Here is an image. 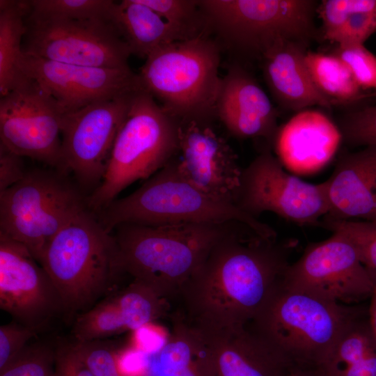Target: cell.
I'll use <instances>...</instances> for the list:
<instances>
[{"mask_svg":"<svg viewBox=\"0 0 376 376\" xmlns=\"http://www.w3.org/2000/svg\"><path fill=\"white\" fill-rule=\"evenodd\" d=\"M40 264L70 313L89 308L125 274L114 235L88 207L52 237Z\"/></svg>","mask_w":376,"mask_h":376,"instance_id":"3","label":"cell"},{"mask_svg":"<svg viewBox=\"0 0 376 376\" xmlns=\"http://www.w3.org/2000/svg\"><path fill=\"white\" fill-rule=\"evenodd\" d=\"M31 20L106 19L111 21L112 0H29ZM112 22V21H111Z\"/></svg>","mask_w":376,"mask_h":376,"instance_id":"29","label":"cell"},{"mask_svg":"<svg viewBox=\"0 0 376 376\" xmlns=\"http://www.w3.org/2000/svg\"><path fill=\"white\" fill-rule=\"evenodd\" d=\"M22 157L0 144V192L19 182L25 176Z\"/></svg>","mask_w":376,"mask_h":376,"instance_id":"38","label":"cell"},{"mask_svg":"<svg viewBox=\"0 0 376 376\" xmlns=\"http://www.w3.org/2000/svg\"><path fill=\"white\" fill-rule=\"evenodd\" d=\"M35 334V330L19 323L1 326L0 372L20 355Z\"/></svg>","mask_w":376,"mask_h":376,"instance_id":"37","label":"cell"},{"mask_svg":"<svg viewBox=\"0 0 376 376\" xmlns=\"http://www.w3.org/2000/svg\"><path fill=\"white\" fill-rule=\"evenodd\" d=\"M208 33L228 48L261 58L277 43L306 44L315 33L313 0H198Z\"/></svg>","mask_w":376,"mask_h":376,"instance_id":"8","label":"cell"},{"mask_svg":"<svg viewBox=\"0 0 376 376\" xmlns=\"http://www.w3.org/2000/svg\"><path fill=\"white\" fill-rule=\"evenodd\" d=\"M86 198L68 175L52 168L27 171L0 192V234L25 246L40 263L52 237L88 207Z\"/></svg>","mask_w":376,"mask_h":376,"instance_id":"9","label":"cell"},{"mask_svg":"<svg viewBox=\"0 0 376 376\" xmlns=\"http://www.w3.org/2000/svg\"><path fill=\"white\" fill-rule=\"evenodd\" d=\"M305 61L316 88L334 104L354 103L370 97L335 54L307 51Z\"/></svg>","mask_w":376,"mask_h":376,"instance_id":"28","label":"cell"},{"mask_svg":"<svg viewBox=\"0 0 376 376\" xmlns=\"http://www.w3.org/2000/svg\"><path fill=\"white\" fill-rule=\"evenodd\" d=\"M370 305L368 311V321L372 331V334L376 340V285L373 292L370 297Z\"/></svg>","mask_w":376,"mask_h":376,"instance_id":"41","label":"cell"},{"mask_svg":"<svg viewBox=\"0 0 376 376\" xmlns=\"http://www.w3.org/2000/svg\"><path fill=\"white\" fill-rule=\"evenodd\" d=\"M182 175L198 189L234 203L242 169L229 144L208 125L182 123L179 136Z\"/></svg>","mask_w":376,"mask_h":376,"instance_id":"17","label":"cell"},{"mask_svg":"<svg viewBox=\"0 0 376 376\" xmlns=\"http://www.w3.org/2000/svg\"><path fill=\"white\" fill-rule=\"evenodd\" d=\"M137 91L63 115L61 172L72 175L83 191L92 193L100 184L116 136Z\"/></svg>","mask_w":376,"mask_h":376,"instance_id":"12","label":"cell"},{"mask_svg":"<svg viewBox=\"0 0 376 376\" xmlns=\"http://www.w3.org/2000/svg\"><path fill=\"white\" fill-rule=\"evenodd\" d=\"M316 13L323 38L337 46L363 45L376 31V0H324Z\"/></svg>","mask_w":376,"mask_h":376,"instance_id":"25","label":"cell"},{"mask_svg":"<svg viewBox=\"0 0 376 376\" xmlns=\"http://www.w3.org/2000/svg\"><path fill=\"white\" fill-rule=\"evenodd\" d=\"M361 317L347 326L318 368L325 376H376V340Z\"/></svg>","mask_w":376,"mask_h":376,"instance_id":"26","label":"cell"},{"mask_svg":"<svg viewBox=\"0 0 376 376\" xmlns=\"http://www.w3.org/2000/svg\"><path fill=\"white\" fill-rule=\"evenodd\" d=\"M0 376H58L56 352L42 345L27 346Z\"/></svg>","mask_w":376,"mask_h":376,"instance_id":"34","label":"cell"},{"mask_svg":"<svg viewBox=\"0 0 376 376\" xmlns=\"http://www.w3.org/2000/svg\"><path fill=\"white\" fill-rule=\"evenodd\" d=\"M325 182L329 204L325 217L376 222V146L343 153Z\"/></svg>","mask_w":376,"mask_h":376,"instance_id":"21","label":"cell"},{"mask_svg":"<svg viewBox=\"0 0 376 376\" xmlns=\"http://www.w3.org/2000/svg\"><path fill=\"white\" fill-rule=\"evenodd\" d=\"M58 376H93L72 345L56 351Z\"/></svg>","mask_w":376,"mask_h":376,"instance_id":"39","label":"cell"},{"mask_svg":"<svg viewBox=\"0 0 376 376\" xmlns=\"http://www.w3.org/2000/svg\"><path fill=\"white\" fill-rule=\"evenodd\" d=\"M234 204L256 219L271 212L301 225H319L329 211L325 181L311 184L288 173L268 149L242 170Z\"/></svg>","mask_w":376,"mask_h":376,"instance_id":"10","label":"cell"},{"mask_svg":"<svg viewBox=\"0 0 376 376\" xmlns=\"http://www.w3.org/2000/svg\"><path fill=\"white\" fill-rule=\"evenodd\" d=\"M321 226L345 237L355 248L359 259L376 281V222L334 219L324 217Z\"/></svg>","mask_w":376,"mask_h":376,"instance_id":"32","label":"cell"},{"mask_svg":"<svg viewBox=\"0 0 376 376\" xmlns=\"http://www.w3.org/2000/svg\"><path fill=\"white\" fill-rule=\"evenodd\" d=\"M308 44L284 40L262 56L265 81L272 95L284 109L301 111L313 106L330 109L334 104L314 84L305 56Z\"/></svg>","mask_w":376,"mask_h":376,"instance_id":"22","label":"cell"},{"mask_svg":"<svg viewBox=\"0 0 376 376\" xmlns=\"http://www.w3.org/2000/svg\"><path fill=\"white\" fill-rule=\"evenodd\" d=\"M29 1H0V95L3 97L26 81L21 70Z\"/></svg>","mask_w":376,"mask_h":376,"instance_id":"27","label":"cell"},{"mask_svg":"<svg viewBox=\"0 0 376 376\" xmlns=\"http://www.w3.org/2000/svg\"><path fill=\"white\" fill-rule=\"evenodd\" d=\"M293 246L239 223L213 246L180 290V313L204 330L252 322L281 281Z\"/></svg>","mask_w":376,"mask_h":376,"instance_id":"1","label":"cell"},{"mask_svg":"<svg viewBox=\"0 0 376 376\" xmlns=\"http://www.w3.org/2000/svg\"><path fill=\"white\" fill-rule=\"evenodd\" d=\"M93 376H127L120 366L115 351L96 340L78 342L72 345Z\"/></svg>","mask_w":376,"mask_h":376,"instance_id":"36","label":"cell"},{"mask_svg":"<svg viewBox=\"0 0 376 376\" xmlns=\"http://www.w3.org/2000/svg\"><path fill=\"white\" fill-rule=\"evenodd\" d=\"M173 317L168 338L146 357L143 376H214L203 331L180 313Z\"/></svg>","mask_w":376,"mask_h":376,"instance_id":"23","label":"cell"},{"mask_svg":"<svg viewBox=\"0 0 376 376\" xmlns=\"http://www.w3.org/2000/svg\"><path fill=\"white\" fill-rule=\"evenodd\" d=\"M178 30L187 39L207 36L198 0H139Z\"/></svg>","mask_w":376,"mask_h":376,"instance_id":"31","label":"cell"},{"mask_svg":"<svg viewBox=\"0 0 376 376\" xmlns=\"http://www.w3.org/2000/svg\"><path fill=\"white\" fill-rule=\"evenodd\" d=\"M217 118L238 139L263 138L274 142L278 111L254 77L235 64L221 78Z\"/></svg>","mask_w":376,"mask_h":376,"instance_id":"18","label":"cell"},{"mask_svg":"<svg viewBox=\"0 0 376 376\" xmlns=\"http://www.w3.org/2000/svg\"><path fill=\"white\" fill-rule=\"evenodd\" d=\"M332 54L347 65L362 90L376 92V56L364 45L336 46Z\"/></svg>","mask_w":376,"mask_h":376,"instance_id":"35","label":"cell"},{"mask_svg":"<svg viewBox=\"0 0 376 376\" xmlns=\"http://www.w3.org/2000/svg\"><path fill=\"white\" fill-rule=\"evenodd\" d=\"M342 141L338 125L323 112L307 109L279 127L274 143L284 167L298 174H310L332 159Z\"/></svg>","mask_w":376,"mask_h":376,"instance_id":"19","label":"cell"},{"mask_svg":"<svg viewBox=\"0 0 376 376\" xmlns=\"http://www.w3.org/2000/svg\"><path fill=\"white\" fill-rule=\"evenodd\" d=\"M201 330L209 344L214 376H281L295 366L251 323Z\"/></svg>","mask_w":376,"mask_h":376,"instance_id":"20","label":"cell"},{"mask_svg":"<svg viewBox=\"0 0 376 376\" xmlns=\"http://www.w3.org/2000/svg\"><path fill=\"white\" fill-rule=\"evenodd\" d=\"M112 22L132 55L147 58L157 48L187 38L156 12L139 0L116 3Z\"/></svg>","mask_w":376,"mask_h":376,"instance_id":"24","label":"cell"},{"mask_svg":"<svg viewBox=\"0 0 376 376\" xmlns=\"http://www.w3.org/2000/svg\"><path fill=\"white\" fill-rule=\"evenodd\" d=\"M239 223L125 224L113 235L124 273L169 300L178 297L213 246Z\"/></svg>","mask_w":376,"mask_h":376,"instance_id":"2","label":"cell"},{"mask_svg":"<svg viewBox=\"0 0 376 376\" xmlns=\"http://www.w3.org/2000/svg\"><path fill=\"white\" fill-rule=\"evenodd\" d=\"M127 331L113 295L80 314L73 327L78 342L94 341Z\"/></svg>","mask_w":376,"mask_h":376,"instance_id":"30","label":"cell"},{"mask_svg":"<svg viewBox=\"0 0 376 376\" xmlns=\"http://www.w3.org/2000/svg\"><path fill=\"white\" fill-rule=\"evenodd\" d=\"M220 51L207 36L164 45L146 58L140 87L182 124L208 125L217 118Z\"/></svg>","mask_w":376,"mask_h":376,"instance_id":"4","label":"cell"},{"mask_svg":"<svg viewBox=\"0 0 376 376\" xmlns=\"http://www.w3.org/2000/svg\"><path fill=\"white\" fill-rule=\"evenodd\" d=\"M343 141L352 146H376V104L345 113L338 125Z\"/></svg>","mask_w":376,"mask_h":376,"instance_id":"33","label":"cell"},{"mask_svg":"<svg viewBox=\"0 0 376 376\" xmlns=\"http://www.w3.org/2000/svg\"><path fill=\"white\" fill-rule=\"evenodd\" d=\"M362 311L285 287L281 281L251 322L295 366L319 368Z\"/></svg>","mask_w":376,"mask_h":376,"instance_id":"6","label":"cell"},{"mask_svg":"<svg viewBox=\"0 0 376 376\" xmlns=\"http://www.w3.org/2000/svg\"><path fill=\"white\" fill-rule=\"evenodd\" d=\"M181 123L143 90L132 97L99 186L87 196L89 210L99 212L139 180H148L179 152Z\"/></svg>","mask_w":376,"mask_h":376,"instance_id":"7","label":"cell"},{"mask_svg":"<svg viewBox=\"0 0 376 376\" xmlns=\"http://www.w3.org/2000/svg\"><path fill=\"white\" fill-rule=\"evenodd\" d=\"M96 214L110 233L125 224L160 226L240 221L265 237H277L268 224L246 214L234 203L208 195L192 185L180 172L175 159L139 189L115 199Z\"/></svg>","mask_w":376,"mask_h":376,"instance_id":"5","label":"cell"},{"mask_svg":"<svg viewBox=\"0 0 376 376\" xmlns=\"http://www.w3.org/2000/svg\"><path fill=\"white\" fill-rule=\"evenodd\" d=\"M63 115L54 99L29 78L0 98V144L61 172Z\"/></svg>","mask_w":376,"mask_h":376,"instance_id":"14","label":"cell"},{"mask_svg":"<svg viewBox=\"0 0 376 376\" xmlns=\"http://www.w3.org/2000/svg\"><path fill=\"white\" fill-rule=\"evenodd\" d=\"M23 74L36 81L65 113L141 88L130 68H107L68 64L23 55Z\"/></svg>","mask_w":376,"mask_h":376,"instance_id":"15","label":"cell"},{"mask_svg":"<svg viewBox=\"0 0 376 376\" xmlns=\"http://www.w3.org/2000/svg\"><path fill=\"white\" fill-rule=\"evenodd\" d=\"M281 283L345 305L370 299L376 285L354 246L338 233L309 244L300 258L290 264Z\"/></svg>","mask_w":376,"mask_h":376,"instance_id":"13","label":"cell"},{"mask_svg":"<svg viewBox=\"0 0 376 376\" xmlns=\"http://www.w3.org/2000/svg\"><path fill=\"white\" fill-rule=\"evenodd\" d=\"M25 55L82 66L130 68L131 52L111 21L25 18Z\"/></svg>","mask_w":376,"mask_h":376,"instance_id":"11","label":"cell"},{"mask_svg":"<svg viewBox=\"0 0 376 376\" xmlns=\"http://www.w3.org/2000/svg\"><path fill=\"white\" fill-rule=\"evenodd\" d=\"M281 376H325L318 368L292 366Z\"/></svg>","mask_w":376,"mask_h":376,"instance_id":"40","label":"cell"},{"mask_svg":"<svg viewBox=\"0 0 376 376\" xmlns=\"http://www.w3.org/2000/svg\"><path fill=\"white\" fill-rule=\"evenodd\" d=\"M0 307L33 330L63 306L42 266L23 244L0 234Z\"/></svg>","mask_w":376,"mask_h":376,"instance_id":"16","label":"cell"}]
</instances>
